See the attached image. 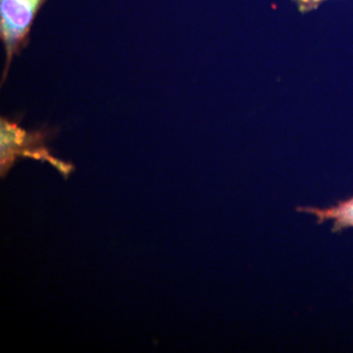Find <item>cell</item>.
Returning a JSON list of instances; mask_svg holds the SVG:
<instances>
[{"mask_svg": "<svg viewBox=\"0 0 353 353\" xmlns=\"http://www.w3.org/2000/svg\"><path fill=\"white\" fill-rule=\"evenodd\" d=\"M52 136H54L53 130L41 128L27 131L20 126L19 120L2 116L0 119V170L2 178L7 175L19 157L48 162L65 179L68 178L75 167L51 154L46 143Z\"/></svg>", "mask_w": 353, "mask_h": 353, "instance_id": "1", "label": "cell"}, {"mask_svg": "<svg viewBox=\"0 0 353 353\" xmlns=\"http://www.w3.org/2000/svg\"><path fill=\"white\" fill-rule=\"evenodd\" d=\"M46 0H0V39L6 50L1 85L6 82L14 57L29 46L34 20Z\"/></svg>", "mask_w": 353, "mask_h": 353, "instance_id": "2", "label": "cell"}, {"mask_svg": "<svg viewBox=\"0 0 353 353\" xmlns=\"http://www.w3.org/2000/svg\"><path fill=\"white\" fill-rule=\"evenodd\" d=\"M299 212L308 213L314 216L317 219V224L321 225L326 221H332L333 233H340L348 228H353V196L345 201H339L336 205L328 208H297Z\"/></svg>", "mask_w": 353, "mask_h": 353, "instance_id": "3", "label": "cell"}, {"mask_svg": "<svg viewBox=\"0 0 353 353\" xmlns=\"http://www.w3.org/2000/svg\"><path fill=\"white\" fill-rule=\"evenodd\" d=\"M296 3L297 9L301 13L309 12V11L314 10L325 0H292Z\"/></svg>", "mask_w": 353, "mask_h": 353, "instance_id": "4", "label": "cell"}]
</instances>
